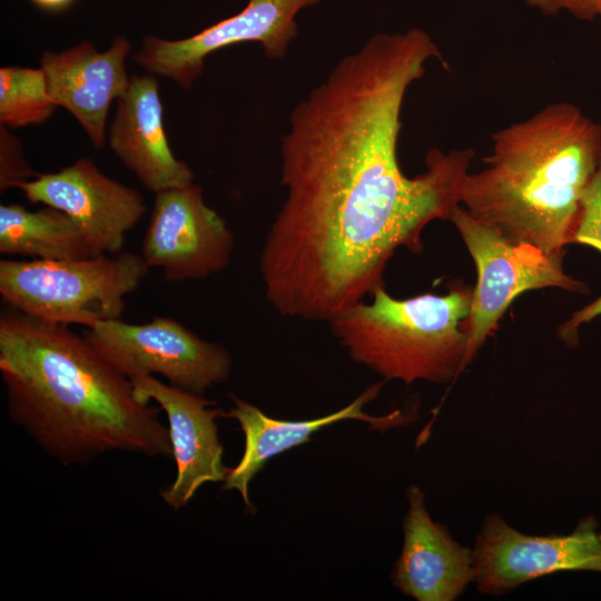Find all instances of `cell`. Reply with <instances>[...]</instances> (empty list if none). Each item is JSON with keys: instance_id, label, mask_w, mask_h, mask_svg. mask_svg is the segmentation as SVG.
<instances>
[{"instance_id": "15", "label": "cell", "mask_w": 601, "mask_h": 601, "mask_svg": "<svg viewBox=\"0 0 601 601\" xmlns=\"http://www.w3.org/2000/svg\"><path fill=\"white\" fill-rule=\"evenodd\" d=\"M406 494L404 544L392 573L393 583L418 601H453L475 580L473 550L432 520L420 487L411 485Z\"/></svg>"}, {"instance_id": "24", "label": "cell", "mask_w": 601, "mask_h": 601, "mask_svg": "<svg viewBox=\"0 0 601 601\" xmlns=\"http://www.w3.org/2000/svg\"><path fill=\"white\" fill-rule=\"evenodd\" d=\"M599 535H600V539H601V533Z\"/></svg>"}, {"instance_id": "14", "label": "cell", "mask_w": 601, "mask_h": 601, "mask_svg": "<svg viewBox=\"0 0 601 601\" xmlns=\"http://www.w3.org/2000/svg\"><path fill=\"white\" fill-rule=\"evenodd\" d=\"M111 151L149 191L194 181L191 168L175 157L165 131L158 82L148 75L130 77L108 129Z\"/></svg>"}, {"instance_id": "2", "label": "cell", "mask_w": 601, "mask_h": 601, "mask_svg": "<svg viewBox=\"0 0 601 601\" xmlns=\"http://www.w3.org/2000/svg\"><path fill=\"white\" fill-rule=\"evenodd\" d=\"M0 373L10 420L62 465L115 451L173 456L159 408L68 325L16 309L0 317Z\"/></svg>"}, {"instance_id": "3", "label": "cell", "mask_w": 601, "mask_h": 601, "mask_svg": "<svg viewBox=\"0 0 601 601\" xmlns=\"http://www.w3.org/2000/svg\"><path fill=\"white\" fill-rule=\"evenodd\" d=\"M491 140L485 167L462 181L460 205L512 242L564 254L601 162V126L559 101L496 130Z\"/></svg>"}, {"instance_id": "4", "label": "cell", "mask_w": 601, "mask_h": 601, "mask_svg": "<svg viewBox=\"0 0 601 601\" xmlns=\"http://www.w3.org/2000/svg\"><path fill=\"white\" fill-rule=\"evenodd\" d=\"M472 289L451 283L444 295L400 299L378 287L372 302L362 300L328 323L349 357L384 380L447 383L469 365L465 321Z\"/></svg>"}, {"instance_id": "23", "label": "cell", "mask_w": 601, "mask_h": 601, "mask_svg": "<svg viewBox=\"0 0 601 601\" xmlns=\"http://www.w3.org/2000/svg\"><path fill=\"white\" fill-rule=\"evenodd\" d=\"M33 6L48 12H61L68 9L76 0H29Z\"/></svg>"}, {"instance_id": "20", "label": "cell", "mask_w": 601, "mask_h": 601, "mask_svg": "<svg viewBox=\"0 0 601 601\" xmlns=\"http://www.w3.org/2000/svg\"><path fill=\"white\" fill-rule=\"evenodd\" d=\"M36 173L24 158L20 141L13 137L7 127L0 129V190L18 188L30 180Z\"/></svg>"}, {"instance_id": "13", "label": "cell", "mask_w": 601, "mask_h": 601, "mask_svg": "<svg viewBox=\"0 0 601 601\" xmlns=\"http://www.w3.org/2000/svg\"><path fill=\"white\" fill-rule=\"evenodd\" d=\"M130 52L131 42L118 36L105 51L83 40L40 57L51 99L78 121L96 149L105 145L111 102L128 89L126 59Z\"/></svg>"}, {"instance_id": "19", "label": "cell", "mask_w": 601, "mask_h": 601, "mask_svg": "<svg viewBox=\"0 0 601 601\" xmlns=\"http://www.w3.org/2000/svg\"><path fill=\"white\" fill-rule=\"evenodd\" d=\"M573 243L588 245L601 253V162L583 196Z\"/></svg>"}, {"instance_id": "21", "label": "cell", "mask_w": 601, "mask_h": 601, "mask_svg": "<svg viewBox=\"0 0 601 601\" xmlns=\"http://www.w3.org/2000/svg\"><path fill=\"white\" fill-rule=\"evenodd\" d=\"M546 16L566 12L583 21L601 22V0H523Z\"/></svg>"}, {"instance_id": "18", "label": "cell", "mask_w": 601, "mask_h": 601, "mask_svg": "<svg viewBox=\"0 0 601 601\" xmlns=\"http://www.w3.org/2000/svg\"><path fill=\"white\" fill-rule=\"evenodd\" d=\"M51 99L41 67L0 68V124L7 128L36 126L51 117Z\"/></svg>"}, {"instance_id": "22", "label": "cell", "mask_w": 601, "mask_h": 601, "mask_svg": "<svg viewBox=\"0 0 601 601\" xmlns=\"http://www.w3.org/2000/svg\"><path fill=\"white\" fill-rule=\"evenodd\" d=\"M601 315V296L580 311H577L570 319L559 328L558 336L568 346L578 345V329L581 324L589 323Z\"/></svg>"}, {"instance_id": "5", "label": "cell", "mask_w": 601, "mask_h": 601, "mask_svg": "<svg viewBox=\"0 0 601 601\" xmlns=\"http://www.w3.org/2000/svg\"><path fill=\"white\" fill-rule=\"evenodd\" d=\"M141 254L120 252L78 259L0 260V295L35 318L93 327L121 318L127 295L147 276Z\"/></svg>"}, {"instance_id": "1", "label": "cell", "mask_w": 601, "mask_h": 601, "mask_svg": "<svg viewBox=\"0 0 601 601\" xmlns=\"http://www.w3.org/2000/svg\"><path fill=\"white\" fill-rule=\"evenodd\" d=\"M437 45L418 28L376 33L298 102L280 142L286 195L262 247L267 300L282 316L329 322L384 286L396 249L449 220L474 151L432 148L405 175L397 157L408 88Z\"/></svg>"}, {"instance_id": "17", "label": "cell", "mask_w": 601, "mask_h": 601, "mask_svg": "<svg viewBox=\"0 0 601 601\" xmlns=\"http://www.w3.org/2000/svg\"><path fill=\"white\" fill-rule=\"evenodd\" d=\"M0 253L32 259L95 256L85 231L69 215L50 206L28 210L19 204L0 206Z\"/></svg>"}, {"instance_id": "8", "label": "cell", "mask_w": 601, "mask_h": 601, "mask_svg": "<svg viewBox=\"0 0 601 601\" xmlns=\"http://www.w3.org/2000/svg\"><path fill=\"white\" fill-rule=\"evenodd\" d=\"M319 0H248L238 13L184 39L146 36L134 61L152 76L188 89L201 75L206 58L226 47L258 42L265 55L282 59L297 35L295 18Z\"/></svg>"}, {"instance_id": "10", "label": "cell", "mask_w": 601, "mask_h": 601, "mask_svg": "<svg viewBox=\"0 0 601 601\" xmlns=\"http://www.w3.org/2000/svg\"><path fill=\"white\" fill-rule=\"evenodd\" d=\"M597 526V520L588 516L571 534L536 536L516 531L500 515H487L473 549L479 591L499 595L554 572H601Z\"/></svg>"}, {"instance_id": "6", "label": "cell", "mask_w": 601, "mask_h": 601, "mask_svg": "<svg viewBox=\"0 0 601 601\" xmlns=\"http://www.w3.org/2000/svg\"><path fill=\"white\" fill-rule=\"evenodd\" d=\"M449 220L457 229L477 272L465 321L469 364L519 295L546 287L589 293L584 283L565 274L564 254L551 255L533 245L512 242L472 217L461 205L453 208Z\"/></svg>"}, {"instance_id": "7", "label": "cell", "mask_w": 601, "mask_h": 601, "mask_svg": "<svg viewBox=\"0 0 601 601\" xmlns=\"http://www.w3.org/2000/svg\"><path fill=\"white\" fill-rule=\"evenodd\" d=\"M82 335L129 380L158 374L173 386L203 395L230 375L231 357L224 346L171 317L156 316L144 324L107 321Z\"/></svg>"}, {"instance_id": "11", "label": "cell", "mask_w": 601, "mask_h": 601, "mask_svg": "<svg viewBox=\"0 0 601 601\" xmlns=\"http://www.w3.org/2000/svg\"><path fill=\"white\" fill-rule=\"evenodd\" d=\"M18 189L29 201L69 215L85 231L95 256L122 252L126 234L146 213L137 189L108 177L86 157L56 173L37 174Z\"/></svg>"}, {"instance_id": "9", "label": "cell", "mask_w": 601, "mask_h": 601, "mask_svg": "<svg viewBox=\"0 0 601 601\" xmlns=\"http://www.w3.org/2000/svg\"><path fill=\"white\" fill-rule=\"evenodd\" d=\"M234 235L194 181L155 194L141 256L166 282L203 279L230 262Z\"/></svg>"}, {"instance_id": "16", "label": "cell", "mask_w": 601, "mask_h": 601, "mask_svg": "<svg viewBox=\"0 0 601 601\" xmlns=\"http://www.w3.org/2000/svg\"><path fill=\"white\" fill-rule=\"evenodd\" d=\"M383 383L367 387L344 408L332 414L306 421H285L266 415L257 406L233 395V406L224 412V417L234 418L245 435V450L239 463L228 470L223 490H237L250 512L255 506L249 501L248 486L253 477L267 461L289 449L311 441V435L323 427L343 420H358L372 428L383 431L414 421L410 411L396 410L384 416H373L364 412V406L380 393Z\"/></svg>"}, {"instance_id": "12", "label": "cell", "mask_w": 601, "mask_h": 601, "mask_svg": "<svg viewBox=\"0 0 601 601\" xmlns=\"http://www.w3.org/2000/svg\"><path fill=\"white\" fill-rule=\"evenodd\" d=\"M130 383L139 402L155 401L167 415L177 475L160 492L164 502L179 510L205 483L224 482L229 469L223 462L224 446L216 423L224 411L211 407L215 402L203 395L162 383L154 375L132 377Z\"/></svg>"}]
</instances>
